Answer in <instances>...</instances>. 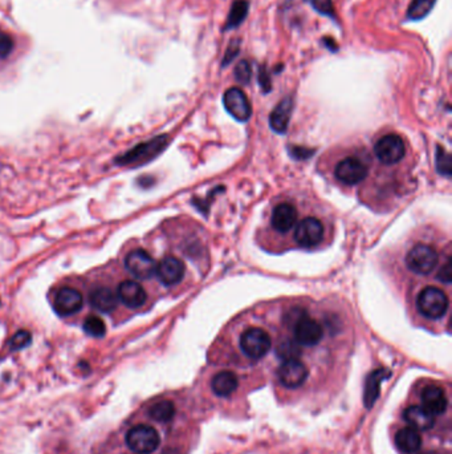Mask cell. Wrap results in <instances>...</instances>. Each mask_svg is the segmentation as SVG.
I'll return each mask as SVG.
<instances>
[{
	"label": "cell",
	"mask_w": 452,
	"mask_h": 454,
	"mask_svg": "<svg viewBox=\"0 0 452 454\" xmlns=\"http://www.w3.org/2000/svg\"><path fill=\"white\" fill-rule=\"evenodd\" d=\"M297 220V210L292 204H280L274 207L271 217V223L276 232L279 233H288L296 226Z\"/></svg>",
	"instance_id": "2e32d148"
},
{
	"label": "cell",
	"mask_w": 452,
	"mask_h": 454,
	"mask_svg": "<svg viewBox=\"0 0 452 454\" xmlns=\"http://www.w3.org/2000/svg\"><path fill=\"white\" fill-rule=\"evenodd\" d=\"M309 3L318 14L328 16L336 22V10L332 0H309Z\"/></svg>",
	"instance_id": "f546056e"
},
{
	"label": "cell",
	"mask_w": 452,
	"mask_h": 454,
	"mask_svg": "<svg viewBox=\"0 0 452 454\" xmlns=\"http://www.w3.org/2000/svg\"><path fill=\"white\" fill-rule=\"evenodd\" d=\"M292 110H293V101L290 97H286L277 104V107L270 116V125L274 132L279 135H284L287 132Z\"/></svg>",
	"instance_id": "ac0fdd59"
},
{
	"label": "cell",
	"mask_w": 452,
	"mask_h": 454,
	"mask_svg": "<svg viewBox=\"0 0 452 454\" xmlns=\"http://www.w3.org/2000/svg\"><path fill=\"white\" fill-rule=\"evenodd\" d=\"M14 45L13 36L4 31H0V59H4L7 56L11 55Z\"/></svg>",
	"instance_id": "d6a6232c"
},
{
	"label": "cell",
	"mask_w": 452,
	"mask_h": 454,
	"mask_svg": "<svg viewBox=\"0 0 452 454\" xmlns=\"http://www.w3.org/2000/svg\"><path fill=\"white\" fill-rule=\"evenodd\" d=\"M84 331L93 338H102L107 333V326L102 319L97 317H88L84 321Z\"/></svg>",
	"instance_id": "83f0119b"
},
{
	"label": "cell",
	"mask_w": 452,
	"mask_h": 454,
	"mask_svg": "<svg viewBox=\"0 0 452 454\" xmlns=\"http://www.w3.org/2000/svg\"><path fill=\"white\" fill-rule=\"evenodd\" d=\"M252 76V68L251 64L247 60H242L240 63H237L236 68H235V79L236 82L242 85H247L251 80Z\"/></svg>",
	"instance_id": "4dcf8cb0"
},
{
	"label": "cell",
	"mask_w": 452,
	"mask_h": 454,
	"mask_svg": "<svg viewBox=\"0 0 452 454\" xmlns=\"http://www.w3.org/2000/svg\"><path fill=\"white\" fill-rule=\"evenodd\" d=\"M308 368L299 358L284 361L279 368V380L283 386L289 389L302 386L308 379Z\"/></svg>",
	"instance_id": "4fadbf2b"
},
{
	"label": "cell",
	"mask_w": 452,
	"mask_h": 454,
	"mask_svg": "<svg viewBox=\"0 0 452 454\" xmlns=\"http://www.w3.org/2000/svg\"><path fill=\"white\" fill-rule=\"evenodd\" d=\"M259 83L265 93L271 91V79H270V75H268L265 67H260L259 69Z\"/></svg>",
	"instance_id": "d590c367"
},
{
	"label": "cell",
	"mask_w": 452,
	"mask_h": 454,
	"mask_svg": "<svg viewBox=\"0 0 452 454\" xmlns=\"http://www.w3.org/2000/svg\"><path fill=\"white\" fill-rule=\"evenodd\" d=\"M334 174L341 183L353 186L368 177V166L357 157H348L337 164Z\"/></svg>",
	"instance_id": "30bf717a"
},
{
	"label": "cell",
	"mask_w": 452,
	"mask_h": 454,
	"mask_svg": "<svg viewBox=\"0 0 452 454\" xmlns=\"http://www.w3.org/2000/svg\"><path fill=\"white\" fill-rule=\"evenodd\" d=\"M31 342H32V336L28 331H17L10 340V347L14 351H19L31 345Z\"/></svg>",
	"instance_id": "1f68e13d"
},
{
	"label": "cell",
	"mask_w": 452,
	"mask_h": 454,
	"mask_svg": "<svg viewBox=\"0 0 452 454\" xmlns=\"http://www.w3.org/2000/svg\"><path fill=\"white\" fill-rule=\"evenodd\" d=\"M126 270L137 279H150L155 275L157 263L153 259L150 254L142 248L133 250L127 254L125 259Z\"/></svg>",
	"instance_id": "9c48e42d"
},
{
	"label": "cell",
	"mask_w": 452,
	"mask_h": 454,
	"mask_svg": "<svg viewBox=\"0 0 452 454\" xmlns=\"http://www.w3.org/2000/svg\"><path fill=\"white\" fill-rule=\"evenodd\" d=\"M416 307L427 319H440L449 310V298L443 289L438 287H426L418 295Z\"/></svg>",
	"instance_id": "7a4b0ae2"
},
{
	"label": "cell",
	"mask_w": 452,
	"mask_h": 454,
	"mask_svg": "<svg viewBox=\"0 0 452 454\" xmlns=\"http://www.w3.org/2000/svg\"><path fill=\"white\" fill-rule=\"evenodd\" d=\"M84 298L79 289L63 287L56 292L54 308L60 317H70L82 308Z\"/></svg>",
	"instance_id": "7c38bea8"
},
{
	"label": "cell",
	"mask_w": 452,
	"mask_h": 454,
	"mask_svg": "<svg viewBox=\"0 0 452 454\" xmlns=\"http://www.w3.org/2000/svg\"><path fill=\"white\" fill-rule=\"evenodd\" d=\"M159 434L150 425H137L126 434L127 446L137 454H150L159 446Z\"/></svg>",
	"instance_id": "277c9868"
},
{
	"label": "cell",
	"mask_w": 452,
	"mask_h": 454,
	"mask_svg": "<svg viewBox=\"0 0 452 454\" xmlns=\"http://www.w3.org/2000/svg\"><path fill=\"white\" fill-rule=\"evenodd\" d=\"M324 223L315 217H308L295 226V241L305 248H315L324 241Z\"/></svg>",
	"instance_id": "52a82bcc"
},
{
	"label": "cell",
	"mask_w": 452,
	"mask_h": 454,
	"mask_svg": "<svg viewBox=\"0 0 452 454\" xmlns=\"http://www.w3.org/2000/svg\"><path fill=\"white\" fill-rule=\"evenodd\" d=\"M272 347L271 336L267 331L259 327H252L244 331L240 336V349L249 358L259 360L264 358Z\"/></svg>",
	"instance_id": "3957f363"
},
{
	"label": "cell",
	"mask_w": 452,
	"mask_h": 454,
	"mask_svg": "<svg viewBox=\"0 0 452 454\" xmlns=\"http://www.w3.org/2000/svg\"><path fill=\"white\" fill-rule=\"evenodd\" d=\"M293 333L297 345L313 347L322 340L324 328L317 320L304 312L293 321Z\"/></svg>",
	"instance_id": "ba28073f"
},
{
	"label": "cell",
	"mask_w": 452,
	"mask_h": 454,
	"mask_svg": "<svg viewBox=\"0 0 452 454\" xmlns=\"http://www.w3.org/2000/svg\"><path fill=\"white\" fill-rule=\"evenodd\" d=\"M223 104L227 112L237 121L246 123L252 114V108L246 93L239 88H230L223 96Z\"/></svg>",
	"instance_id": "8fae6325"
},
{
	"label": "cell",
	"mask_w": 452,
	"mask_h": 454,
	"mask_svg": "<svg viewBox=\"0 0 452 454\" xmlns=\"http://www.w3.org/2000/svg\"><path fill=\"white\" fill-rule=\"evenodd\" d=\"M89 303L98 312L110 314L117 308L118 298L108 287H97L89 294Z\"/></svg>",
	"instance_id": "d6986e66"
},
{
	"label": "cell",
	"mask_w": 452,
	"mask_h": 454,
	"mask_svg": "<svg viewBox=\"0 0 452 454\" xmlns=\"http://www.w3.org/2000/svg\"><path fill=\"white\" fill-rule=\"evenodd\" d=\"M396 444L398 449H400L403 453H416L422 446V437L416 429L403 427L396 434Z\"/></svg>",
	"instance_id": "7402d4cb"
},
{
	"label": "cell",
	"mask_w": 452,
	"mask_h": 454,
	"mask_svg": "<svg viewBox=\"0 0 452 454\" xmlns=\"http://www.w3.org/2000/svg\"><path fill=\"white\" fill-rule=\"evenodd\" d=\"M276 355L280 358H283L284 361L288 360H295L302 356V348L300 345L296 343V340H284L280 345H277L276 348Z\"/></svg>",
	"instance_id": "4316f807"
},
{
	"label": "cell",
	"mask_w": 452,
	"mask_h": 454,
	"mask_svg": "<svg viewBox=\"0 0 452 454\" xmlns=\"http://www.w3.org/2000/svg\"><path fill=\"white\" fill-rule=\"evenodd\" d=\"M248 8H249V3L247 0H236L231 7V11L227 17L226 26H224V31H230L233 28L239 27L248 15Z\"/></svg>",
	"instance_id": "cb8c5ba5"
},
{
	"label": "cell",
	"mask_w": 452,
	"mask_h": 454,
	"mask_svg": "<svg viewBox=\"0 0 452 454\" xmlns=\"http://www.w3.org/2000/svg\"><path fill=\"white\" fill-rule=\"evenodd\" d=\"M422 408L432 414L438 416L447 411L449 401L444 391L438 386H427L422 391Z\"/></svg>",
	"instance_id": "e0dca14e"
},
{
	"label": "cell",
	"mask_w": 452,
	"mask_h": 454,
	"mask_svg": "<svg viewBox=\"0 0 452 454\" xmlns=\"http://www.w3.org/2000/svg\"><path fill=\"white\" fill-rule=\"evenodd\" d=\"M239 386V380L237 376L230 371L219 372L218 374L214 376L211 381V388L220 398H227L233 395V392Z\"/></svg>",
	"instance_id": "603a6c76"
},
{
	"label": "cell",
	"mask_w": 452,
	"mask_h": 454,
	"mask_svg": "<svg viewBox=\"0 0 452 454\" xmlns=\"http://www.w3.org/2000/svg\"><path fill=\"white\" fill-rule=\"evenodd\" d=\"M423 454H434V453H428V452H427V453H423Z\"/></svg>",
	"instance_id": "8d00e7d4"
},
{
	"label": "cell",
	"mask_w": 452,
	"mask_h": 454,
	"mask_svg": "<svg viewBox=\"0 0 452 454\" xmlns=\"http://www.w3.org/2000/svg\"><path fill=\"white\" fill-rule=\"evenodd\" d=\"M437 169L439 173L450 177L451 176V156L449 151H444L443 148H438L437 153Z\"/></svg>",
	"instance_id": "f1b7e54d"
},
{
	"label": "cell",
	"mask_w": 452,
	"mask_h": 454,
	"mask_svg": "<svg viewBox=\"0 0 452 454\" xmlns=\"http://www.w3.org/2000/svg\"><path fill=\"white\" fill-rule=\"evenodd\" d=\"M451 270V261H450V259H447V261H446V263H444V266H443V267L439 270L438 279H440V280H442V282H444V283H450L452 279Z\"/></svg>",
	"instance_id": "e575fe53"
},
{
	"label": "cell",
	"mask_w": 452,
	"mask_h": 454,
	"mask_svg": "<svg viewBox=\"0 0 452 454\" xmlns=\"http://www.w3.org/2000/svg\"><path fill=\"white\" fill-rule=\"evenodd\" d=\"M149 416L154 421L169 423L176 416V407L171 401H167V400L159 401V402L154 404L149 409Z\"/></svg>",
	"instance_id": "484cf974"
},
{
	"label": "cell",
	"mask_w": 452,
	"mask_h": 454,
	"mask_svg": "<svg viewBox=\"0 0 452 454\" xmlns=\"http://www.w3.org/2000/svg\"><path fill=\"white\" fill-rule=\"evenodd\" d=\"M403 417H405L406 423L416 430H430L435 425L434 416L418 405L409 407L403 413Z\"/></svg>",
	"instance_id": "44dd1931"
},
{
	"label": "cell",
	"mask_w": 452,
	"mask_h": 454,
	"mask_svg": "<svg viewBox=\"0 0 452 454\" xmlns=\"http://www.w3.org/2000/svg\"><path fill=\"white\" fill-rule=\"evenodd\" d=\"M374 153L382 164L394 165L403 160L406 145L398 135H384L375 142Z\"/></svg>",
	"instance_id": "8992f818"
},
{
	"label": "cell",
	"mask_w": 452,
	"mask_h": 454,
	"mask_svg": "<svg viewBox=\"0 0 452 454\" xmlns=\"http://www.w3.org/2000/svg\"><path fill=\"white\" fill-rule=\"evenodd\" d=\"M186 273L185 263L176 257H166L157 264L155 274L164 286H174L179 283Z\"/></svg>",
	"instance_id": "5bb4252c"
},
{
	"label": "cell",
	"mask_w": 452,
	"mask_h": 454,
	"mask_svg": "<svg viewBox=\"0 0 452 454\" xmlns=\"http://www.w3.org/2000/svg\"><path fill=\"white\" fill-rule=\"evenodd\" d=\"M240 52V42L237 39H233V42L230 43L227 52L223 59V67H227L233 59H236V56L239 55Z\"/></svg>",
	"instance_id": "836d02e7"
},
{
	"label": "cell",
	"mask_w": 452,
	"mask_h": 454,
	"mask_svg": "<svg viewBox=\"0 0 452 454\" xmlns=\"http://www.w3.org/2000/svg\"><path fill=\"white\" fill-rule=\"evenodd\" d=\"M439 255L437 250L428 245H416L411 248L406 257V264L412 273L427 275L438 266Z\"/></svg>",
	"instance_id": "5b68a950"
},
{
	"label": "cell",
	"mask_w": 452,
	"mask_h": 454,
	"mask_svg": "<svg viewBox=\"0 0 452 454\" xmlns=\"http://www.w3.org/2000/svg\"><path fill=\"white\" fill-rule=\"evenodd\" d=\"M166 146H167L166 136L153 138L150 141L139 144L132 151H126L123 156L116 160V162L117 165L121 166L145 165L146 162L155 158Z\"/></svg>",
	"instance_id": "6da1fadb"
},
{
	"label": "cell",
	"mask_w": 452,
	"mask_h": 454,
	"mask_svg": "<svg viewBox=\"0 0 452 454\" xmlns=\"http://www.w3.org/2000/svg\"><path fill=\"white\" fill-rule=\"evenodd\" d=\"M117 298L129 308H139L148 301V294L138 282L123 280L118 285Z\"/></svg>",
	"instance_id": "9a60e30c"
},
{
	"label": "cell",
	"mask_w": 452,
	"mask_h": 454,
	"mask_svg": "<svg viewBox=\"0 0 452 454\" xmlns=\"http://www.w3.org/2000/svg\"><path fill=\"white\" fill-rule=\"evenodd\" d=\"M390 374L391 373L387 370H377V371L371 372L368 376L365 389H364V404L368 409H370L375 404L377 399L380 398L381 384L384 380L390 377Z\"/></svg>",
	"instance_id": "ffe728a7"
},
{
	"label": "cell",
	"mask_w": 452,
	"mask_h": 454,
	"mask_svg": "<svg viewBox=\"0 0 452 454\" xmlns=\"http://www.w3.org/2000/svg\"><path fill=\"white\" fill-rule=\"evenodd\" d=\"M435 3L437 0H412L406 14L407 20L418 22L425 19L426 16L432 11Z\"/></svg>",
	"instance_id": "d4e9b609"
}]
</instances>
